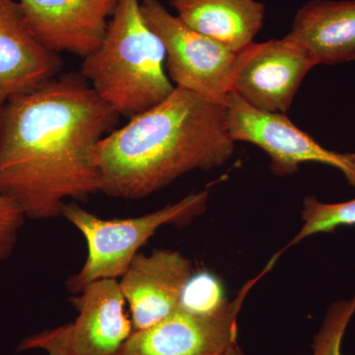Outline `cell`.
I'll return each instance as SVG.
<instances>
[{
	"instance_id": "cell-18",
	"label": "cell",
	"mask_w": 355,
	"mask_h": 355,
	"mask_svg": "<svg viewBox=\"0 0 355 355\" xmlns=\"http://www.w3.org/2000/svg\"><path fill=\"white\" fill-rule=\"evenodd\" d=\"M25 218L19 205L0 193V263L12 254Z\"/></svg>"
},
{
	"instance_id": "cell-5",
	"label": "cell",
	"mask_w": 355,
	"mask_h": 355,
	"mask_svg": "<svg viewBox=\"0 0 355 355\" xmlns=\"http://www.w3.org/2000/svg\"><path fill=\"white\" fill-rule=\"evenodd\" d=\"M140 8L164 46L166 69L175 87L223 103L231 92L237 53L193 31L159 0H142Z\"/></svg>"
},
{
	"instance_id": "cell-6",
	"label": "cell",
	"mask_w": 355,
	"mask_h": 355,
	"mask_svg": "<svg viewBox=\"0 0 355 355\" xmlns=\"http://www.w3.org/2000/svg\"><path fill=\"white\" fill-rule=\"evenodd\" d=\"M223 103L231 137L265 151L270 156L272 174L291 176L304 163H320L340 170L355 188V153L329 150L296 127L286 114L259 111L235 93L229 92Z\"/></svg>"
},
{
	"instance_id": "cell-16",
	"label": "cell",
	"mask_w": 355,
	"mask_h": 355,
	"mask_svg": "<svg viewBox=\"0 0 355 355\" xmlns=\"http://www.w3.org/2000/svg\"><path fill=\"white\" fill-rule=\"evenodd\" d=\"M228 302L220 280L216 275L207 272H193L182 292L179 308L196 314H214Z\"/></svg>"
},
{
	"instance_id": "cell-15",
	"label": "cell",
	"mask_w": 355,
	"mask_h": 355,
	"mask_svg": "<svg viewBox=\"0 0 355 355\" xmlns=\"http://www.w3.org/2000/svg\"><path fill=\"white\" fill-rule=\"evenodd\" d=\"M301 219L302 226L288 247L314 234L334 232L340 226L354 225L355 198L345 202L324 203L316 197L308 196L303 200Z\"/></svg>"
},
{
	"instance_id": "cell-12",
	"label": "cell",
	"mask_w": 355,
	"mask_h": 355,
	"mask_svg": "<svg viewBox=\"0 0 355 355\" xmlns=\"http://www.w3.org/2000/svg\"><path fill=\"white\" fill-rule=\"evenodd\" d=\"M72 300L78 311L76 321L69 324L74 355H116L132 333L120 282L97 280Z\"/></svg>"
},
{
	"instance_id": "cell-9",
	"label": "cell",
	"mask_w": 355,
	"mask_h": 355,
	"mask_svg": "<svg viewBox=\"0 0 355 355\" xmlns=\"http://www.w3.org/2000/svg\"><path fill=\"white\" fill-rule=\"evenodd\" d=\"M26 21L51 53L85 58L104 40L119 0H19Z\"/></svg>"
},
{
	"instance_id": "cell-13",
	"label": "cell",
	"mask_w": 355,
	"mask_h": 355,
	"mask_svg": "<svg viewBox=\"0 0 355 355\" xmlns=\"http://www.w3.org/2000/svg\"><path fill=\"white\" fill-rule=\"evenodd\" d=\"M286 38L304 49L317 65L354 62L355 0L308 1Z\"/></svg>"
},
{
	"instance_id": "cell-7",
	"label": "cell",
	"mask_w": 355,
	"mask_h": 355,
	"mask_svg": "<svg viewBox=\"0 0 355 355\" xmlns=\"http://www.w3.org/2000/svg\"><path fill=\"white\" fill-rule=\"evenodd\" d=\"M275 263L273 258L218 312L196 314L178 308L150 328L132 331L116 355H223L237 343L238 315L248 293Z\"/></svg>"
},
{
	"instance_id": "cell-2",
	"label": "cell",
	"mask_w": 355,
	"mask_h": 355,
	"mask_svg": "<svg viewBox=\"0 0 355 355\" xmlns=\"http://www.w3.org/2000/svg\"><path fill=\"white\" fill-rule=\"evenodd\" d=\"M235 144L224 103L175 87L164 101L96 144L100 193L125 200L148 197L187 173L225 165Z\"/></svg>"
},
{
	"instance_id": "cell-19",
	"label": "cell",
	"mask_w": 355,
	"mask_h": 355,
	"mask_svg": "<svg viewBox=\"0 0 355 355\" xmlns=\"http://www.w3.org/2000/svg\"><path fill=\"white\" fill-rule=\"evenodd\" d=\"M44 349L49 355H74L69 343V324L28 336L18 350Z\"/></svg>"
},
{
	"instance_id": "cell-4",
	"label": "cell",
	"mask_w": 355,
	"mask_h": 355,
	"mask_svg": "<svg viewBox=\"0 0 355 355\" xmlns=\"http://www.w3.org/2000/svg\"><path fill=\"white\" fill-rule=\"evenodd\" d=\"M209 198V190L195 191L150 214L125 219L101 218L76 203L65 202L60 216L81 233L87 245L83 268L67 280L69 291L79 293L97 280L121 279L159 229L193 220L205 211Z\"/></svg>"
},
{
	"instance_id": "cell-1",
	"label": "cell",
	"mask_w": 355,
	"mask_h": 355,
	"mask_svg": "<svg viewBox=\"0 0 355 355\" xmlns=\"http://www.w3.org/2000/svg\"><path fill=\"white\" fill-rule=\"evenodd\" d=\"M119 114L80 73L57 76L0 107V193L26 218L60 216L69 198L100 193L96 144Z\"/></svg>"
},
{
	"instance_id": "cell-3",
	"label": "cell",
	"mask_w": 355,
	"mask_h": 355,
	"mask_svg": "<svg viewBox=\"0 0 355 355\" xmlns=\"http://www.w3.org/2000/svg\"><path fill=\"white\" fill-rule=\"evenodd\" d=\"M139 0H119L99 48L80 74L98 96L130 119L164 101L175 86L166 73L162 42L146 24Z\"/></svg>"
},
{
	"instance_id": "cell-8",
	"label": "cell",
	"mask_w": 355,
	"mask_h": 355,
	"mask_svg": "<svg viewBox=\"0 0 355 355\" xmlns=\"http://www.w3.org/2000/svg\"><path fill=\"white\" fill-rule=\"evenodd\" d=\"M314 58L291 40L253 43L237 53L231 92L266 113L286 114Z\"/></svg>"
},
{
	"instance_id": "cell-14",
	"label": "cell",
	"mask_w": 355,
	"mask_h": 355,
	"mask_svg": "<svg viewBox=\"0 0 355 355\" xmlns=\"http://www.w3.org/2000/svg\"><path fill=\"white\" fill-rule=\"evenodd\" d=\"M170 6L193 31L236 53L254 43L265 21V4L257 0H171Z\"/></svg>"
},
{
	"instance_id": "cell-17",
	"label": "cell",
	"mask_w": 355,
	"mask_h": 355,
	"mask_svg": "<svg viewBox=\"0 0 355 355\" xmlns=\"http://www.w3.org/2000/svg\"><path fill=\"white\" fill-rule=\"evenodd\" d=\"M355 313V296L335 303L313 342V355H342L343 338Z\"/></svg>"
},
{
	"instance_id": "cell-11",
	"label": "cell",
	"mask_w": 355,
	"mask_h": 355,
	"mask_svg": "<svg viewBox=\"0 0 355 355\" xmlns=\"http://www.w3.org/2000/svg\"><path fill=\"white\" fill-rule=\"evenodd\" d=\"M62 65L33 34L19 0H0V107L58 76Z\"/></svg>"
},
{
	"instance_id": "cell-20",
	"label": "cell",
	"mask_w": 355,
	"mask_h": 355,
	"mask_svg": "<svg viewBox=\"0 0 355 355\" xmlns=\"http://www.w3.org/2000/svg\"><path fill=\"white\" fill-rule=\"evenodd\" d=\"M223 355H244L240 347H238L237 343H233L228 347L227 350L224 352Z\"/></svg>"
},
{
	"instance_id": "cell-10",
	"label": "cell",
	"mask_w": 355,
	"mask_h": 355,
	"mask_svg": "<svg viewBox=\"0 0 355 355\" xmlns=\"http://www.w3.org/2000/svg\"><path fill=\"white\" fill-rule=\"evenodd\" d=\"M193 273L191 261L180 252L163 249L137 254L120 282L132 331L150 328L174 313Z\"/></svg>"
}]
</instances>
